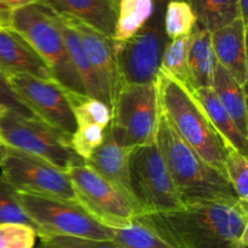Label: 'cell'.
<instances>
[{
    "label": "cell",
    "instance_id": "1",
    "mask_svg": "<svg viewBox=\"0 0 248 248\" xmlns=\"http://www.w3.org/2000/svg\"><path fill=\"white\" fill-rule=\"evenodd\" d=\"M173 248H247L248 207L239 199L191 201L142 215Z\"/></svg>",
    "mask_w": 248,
    "mask_h": 248
},
{
    "label": "cell",
    "instance_id": "2",
    "mask_svg": "<svg viewBox=\"0 0 248 248\" xmlns=\"http://www.w3.org/2000/svg\"><path fill=\"white\" fill-rule=\"evenodd\" d=\"M160 110L179 137L210 166L225 176L228 149L190 90L159 69Z\"/></svg>",
    "mask_w": 248,
    "mask_h": 248
},
{
    "label": "cell",
    "instance_id": "3",
    "mask_svg": "<svg viewBox=\"0 0 248 248\" xmlns=\"http://www.w3.org/2000/svg\"><path fill=\"white\" fill-rule=\"evenodd\" d=\"M156 143L183 203L237 199L227 177L203 161L179 137L162 113Z\"/></svg>",
    "mask_w": 248,
    "mask_h": 248
},
{
    "label": "cell",
    "instance_id": "4",
    "mask_svg": "<svg viewBox=\"0 0 248 248\" xmlns=\"http://www.w3.org/2000/svg\"><path fill=\"white\" fill-rule=\"evenodd\" d=\"M7 27L21 34L50 68L52 77L67 91L86 94L70 62L63 34L55 12L34 4L9 14Z\"/></svg>",
    "mask_w": 248,
    "mask_h": 248
},
{
    "label": "cell",
    "instance_id": "5",
    "mask_svg": "<svg viewBox=\"0 0 248 248\" xmlns=\"http://www.w3.org/2000/svg\"><path fill=\"white\" fill-rule=\"evenodd\" d=\"M160 102L156 81L121 84L110 107L109 131L123 147H144L156 143Z\"/></svg>",
    "mask_w": 248,
    "mask_h": 248
},
{
    "label": "cell",
    "instance_id": "6",
    "mask_svg": "<svg viewBox=\"0 0 248 248\" xmlns=\"http://www.w3.org/2000/svg\"><path fill=\"white\" fill-rule=\"evenodd\" d=\"M169 1L154 0V12L144 26L128 40L113 43L121 84H150L156 80L169 43L164 24Z\"/></svg>",
    "mask_w": 248,
    "mask_h": 248
},
{
    "label": "cell",
    "instance_id": "7",
    "mask_svg": "<svg viewBox=\"0 0 248 248\" xmlns=\"http://www.w3.org/2000/svg\"><path fill=\"white\" fill-rule=\"evenodd\" d=\"M0 140L15 150L39 157L67 171L85 164L70 147V137L38 118L6 110L0 118Z\"/></svg>",
    "mask_w": 248,
    "mask_h": 248
},
{
    "label": "cell",
    "instance_id": "8",
    "mask_svg": "<svg viewBox=\"0 0 248 248\" xmlns=\"http://www.w3.org/2000/svg\"><path fill=\"white\" fill-rule=\"evenodd\" d=\"M130 176L142 215L169 212L183 205L157 143L133 149Z\"/></svg>",
    "mask_w": 248,
    "mask_h": 248
},
{
    "label": "cell",
    "instance_id": "9",
    "mask_svg": "<svg viewBox=\"0 0 248 248\" xmlns=\"http://www.w3.org/2000/svg\"><path fill=\"white\" fill-rule=\"evenodd\" d=\"M77 202L96 222L109 229L126 228L140 216L135 206L113 184L81 164L67 170Z\"/></svg>",
    "mask_w": 248,
    "mask_h": 248
},
{
    "label": "cell",
    "instance_id": "10",
    "mask_svg": "<svg viewBox=\"0 0 248 248\" xmlns=\"http://www.w3.org/2000/svg\"><path fill=\"white\" fill-rule=\"evenodd\" d=\"M19 203L44 235L111 241L113 232L85 212L78 202L18 193Z\"/></svg>",
    "mask_w": 248,
    "mask_h": 248
},
{
    "label": "cell",
    "instance_id": "11",
    "mask_svg": "<svg viewBox=\"0 0 248 248\" xmlns=\"http://www.w3.org/2000/svg\"><path fill=\"white\" fill-rule=\"evenodd\" d=\"M0 169L1 176L18 193L77 202L67 171L39 157L9 148Z\"/></svg>",
    "mask_w": 248,
    "mask_h": 248
},
{
    "label": "cell",
    "instance_id": "12",
    "mask_svg": "<svg viewBox=\"0 0 248 248\" xmlns=\"http://www.w3.org/2000/svg\"><path fill=\"white\" fill-rule=\"evenodd\" d=\"M6 79L22 103L36 118L72 137L75 131V119L64 87L56 80L29 75H10Z\"/></svg>",
    "mask_w": 248,
    "mask_h": 248
},
{
    "label": "cell",
    "instance_id": "13",
    "mask_svg": "<svg viewBox=\"0 0 248 248\" xmlns=\"http://www.w3.org/2000/svg\"><path fill=\"white\" fill-rule=\"evenodd\" d=\"M68 99L75 119V131L70 137L73 152L86 161L103 143L110 124V108L86 94L68 91Z\"/></svg>",
    "mask_w": 248,
    "mask_h": 248
},
{
    "label": "cell",
    "instance_id": "14",
    "mask_svg": "<svg viewBox=\"0 0 248 248\" xmlns=\"http://www.w3.org/2000/svg\"><path fill=\"white\" fill-rule=\"evenodd\" d=\"M57 16L69 24L79 35L85 53L93 69L96 70L111 107L114 96L121 85L113 40L110 36L104 35L101 31L91 28L79 19L63 15Z\"/></svg>",
    "mask_w": 248,
    "mask_h": 248
},
{
    "label": "cell",
    "instance_id": "15",
    "mask_svg": "<svg viewBox=\"0 0 248 248\" xmlns=\"http://www.w3.org/2000/svg\"><path fill=\"white\" fill-rule=\"evenodd\" d=\"M133 149L135 148L118 144L108 127L103 143L92 153L85 164L124 194L140 216L142 213L133 193L130 176V159Z\"/></svg>",
    "mask_w": 248,
    "mask_h": 248
},
{
    "label": "cell",
    "instance_id": "16",
    "mask_svg": "<svg viewBox=\"0 0 248 248\" xmlns=\"http://www.w3.org/2000/svg\"><path fill=\"white\" fill-rule=\"evenodd\" d=\"M0 72L6 78L29 75L44 80H55L50 68L28 41L7 26L0 28Z\"/></svg>",
    "mask_w": 248,
    "mask_h": 248
},
{
    "label": "cell",
    "instance_id": "17",
    "mask_svg": "<svg viewBox=\"0 0 248 248\" xmlns=\"http://www.w3.org/2000/svg\"><path fill=\"white\" fill-rule=\"evenodd\" d=\"M246 35L247 26L241 18L211 33L217 62L245 89L248 79Z\"/></svg>",
    "mask_w": 248,
    "mask_h": 248
},
{
    "label": "cell",
    "instance_id": "18",
    "mask_svg": "<svg viewBox=\"0 0 248 248\" xmlns=\"http://www.w3.org/2000/svg\"><path fill=\"white\" fill-rule=\"evenodd\" d=\"M52 12L73 17L107 36H113L118 10L109 0H43Z\"/></svg>",
    "mask_w": 248,
    "mask_h": 248
},
{
    "label": "cell",
    "instance_id": "19",
    "mask_svg": "<svg viewBox=\"0 0 248 248\" xmlns=\"http://www.w3.org/2000/svg\"><path fill=\"white\" fill-rule=\"evenodd\" d=\"M190 91L201 108L203 109L219 137L222 138L227 149H235L247 154L248 140L237 130L236 125L230 118L228 111L225 110L223 104L220 103L212 87H202V89H195Z\"/></svg>",
    "mask_w": 248,
    "mask_h": 248
},
{
    "label": "cell",
    "instance_id": "20",
    "mask_svg": "<svg viewBox=\"0 0 248 248\" xmlns=\"http://www.w3.org/2000/svg\"><path fill=\"white\" fill-rule=\"evenodd\" d=\"M188 61L190 72L189 90L212 87L217 60L213 52L211 31L196 24L190 33Z\"/></svg>",
    "mask_w": 248,
    "mask_h": 248
},
{
    "label": "cell",
    "instance_id": "21",
    "mask_svg": "<svg viewBox=\"0 0 248 248\" xmlns=\"http://www.w3.org/2000/svg\"><path fill=\"white\" fill-rule=\"evenodd\" d=\"M57 19L61 27V31L63 34L65 46H67L68 53H69L70 62H72L73 67H74L75 72H77L78 77H79L80 82H81L82 87H84L86 96L98 99V101L103 102L104 104H107L110 108V102H109L108 97H107L103 85H102L96 70L93 69L91 62H90L86 53H85L79 35L60 16H57Z\"/></svg>",
    "mask_w": 248,
    "mask_h": 248
},
{
    "label": "cell",
    "instance_id": "22",
    "mask_svg": "<svg viewBox=\"0 0 248 248\" xmlns=\"http://www.w3.org/2000/svg\"><path fill=\"white\" fill-rule=\"evenodd\" d=\"M212 89L235 123L237 130L248 140L246 89L242 87L218 62L215 68Z\"/></svg>",
    "mask_w": 248,
    "mask_h": 248
},
{
    "label": "cell",
    "instance_id": "23",
    "mask_svg": "<svg viewBox=\"0 0 248 248\" xmlns=\"http://www.w3.org/2000/svg\"><path fill=\"white\" fill-rule=\"evenodd\" d=\"M196 26L208 31L223 28L240 17L239 0H189Z\"/></svg>",
    "mask_w": 248,
    "mask_h": 248
},
{
    "label": "cell",
    "instance_id": "24",
    "mask_svg": "<svg viewBox=\"0 0 248 248\" xmlns=\"http://www.w3.org/2000/svg\"><path fill=\"white\" fill-rule=\"evenodd\" d=\"M154 12V0H120L111 40L123 43L135 35Z\"/></svg>",
    "mask_w": 248,
    "mask_h": 248
},
{
    "label": "cell",
    "instance_id": "25",
    "mask_svg": "<svg viewBox=\"0 0 248 248\" xmlns=\"http://www.w3.org/2000/svg\"><path fill=\"white\" fill-rule=\"evenodd\" d=\"M111 232V241L120 248H173L143 216L136 217L128 227Z\"/></svg>",
    "mask_w": 248,
    "mask_h": 248
},
{
    "label": "cell",
    "instance_id": "26",
    "mask_svg": "<svg viewBox=\"0 0 248 248\" xmlns=\"http://www.w3.org/2000/svg\"><path fill=\"white\" fill-rule=\"evenodd\" d=\"M189 35L169 40L161 58L160 70L190 87V72H189Z\"/></svg>",
    "mask_w": 248,
    "mask_h": 248
},
{
    "label": "cell",
    "instance_id": "27",
    "mask_svg": "<svg viewBox=\"0 0 248 248\" xmlns=\"http://www.w3.org/2000/svg\"><path fill=\"white\" fill-rule=\"evenodd\" d=\"M0 224H21L27 225L38 232V227L29 218L26 211L19 203L18 191L0 174Z\"/></svg>",
    "mask_w": 248,
    "mask_h": 248
},
{
    "label": "cell",
    "instance_id": "28",
    "mask_svg": "<svg viewBox=\"0 0 248 248\" xmlns=\"http://www.w3.org/2000/svg\"><path fill=\"white\" fill-rule=\"evenodd\" d=\"M164 24L169 40L189 35L196 24L190 4L184 0H170L165 9Z\"/></svg>",
    "mask_w": 248,
    "mask_h": 248
},
{
    "label": "cell",
    "instance_id": "29",
    "mask_svg": "<svg viewBox=\"0 0 248 248\" xmlns=\"http://www.w3.org/2000/svg\"><path fill=\"white\" fill-rule=\"evenodd\" d=\"M225 177L241 202L248 203V160L247 154L229 149L225 157Z\"/></svg>",
    "mask_w": 248,
    "mask_h": 248
},
{
    "label": "cell",
    "instance_id": "30",
    "mask_svg": "<svg viewBox=\"0 0 248 248\" xmlns=\"http://www.w3.org/2000/svg\"><path fill=\"white\" fill-rule=\"evenodd\" d=\"M38 232L27 225L0 224V248H34Z\"/></svg>",
    "mask_w": 248,
    "mask_h": 248
},
{
    "label": "cell",
    "instance_id": "31",
    "mask_svg": "<svg viewBox=\"0 0 248 248\" xmlns=\"http://www.w3.org/2000/svg\"><path fill=\"white\" fill-rule=\"evenodd\" d=\"M38 248H120L113 241L107 240L81 239L73 236L44 235L40 237Z\"/></svg>",
    "mask_w": 248,
    "mask_h": 248
},
{
    "label": "cell",
    "instance_id": "32",
    "mask_svg": "<svg viewBox=\"0 0 248 248\" xmlns=\"http://www.w3.org/2000/svg\"><path fill=\"white\" fill-rule=\"evenodd\" d=\"M0 106L6 108L7 110H11L14 113L21 114L28 118H36L26 106L21 102V99L17 97L12 87L10 86L6 77L0 72Z\"/></svg>",
    "mask_w": 248,
    "mask_h": 248
},
{
    "label": "cell",
    "instance_id": "33",
    "mask_svg": "<svg viewBox=\"0 0 248 248\" xmlns=\"http://www.w3.org/2000/svg\"><path fill=\"white\" fill-rule=\"evenodd\" d=\"M43 0H0V11L11 12L34 4H41Z\"/></svg>",
    "mask_w": 248,
    "mask_h": 248
},
{
    "label": "cell",
    "instance_id": "34",
    "mask_svg": "<svg viewBox=\"0 0 248 248\" xmlns=\"http://www.w3.org/2000/svg\"><path fill=\"white\" fill-rule=\"evenodd\" d=\"M240 4V17L247 26L248 21V0H239Z\"/></svg>",
    "mask_w": 248,
    "mask_h": 248
},
{
    "label": "cell",
    "instance_id": "35",
    "mask_svg": "<svg viewBox=\"0 0 248 248\" xmlns=\"http://www.w3.org/2000/svg\"><path fill=\"white\" fill-rule=\"evenodd\" d=\"M7 152H9V147L0 140V162L2 161V159H4L5 155L7 154Z\"/></svg>",
    "mask_w": 248,
    "mask_h": 248
},
{
    "label": "cell",
    "instance_id": "36",
    "mask_svg": "<svg viewBox=\"0 0 248 248\" xmlns=\"http://www.w3.org/2000/svg\"><path fill=\"white\" fill-rule=\"evenodd\" d=\"M10 12L0 11V28L4 26H7V18H9Z\"/></svg>",
    "mask_w": 248,
    "mask_h": 248
},
{
    "label": "cell",
    "instance_id": "37",
    "mask_svg": "<svg viewBox=\"0 0 248 248\" xmlns=\"http://www.w3.org/2000/svg\"><path fill=\"white\" fill-rule=\"evenodd\" d=\"M6 110H7L6 108H4V107H1V106H0V118H1V116L4 115L5 113H6Z\"/></svg>",
    "mask_w": 248,
    "mask_h": 248
},
{
    "label": "cell",
    "instance_id": "38",
    "mask_svg": "<svg viewBox=\"0 0 248 248\" xmlns=\"http://www.w3.org/2000/svg\"><path fill=\"white\" fill-rule=\"evenodd\" d=\"M109 1H110L111 4L116 7V10H118V5H119V1H120V0H109Z\"/></svg>",
    "mask_w": 248,
    "mask_h": 248
},
{
    "label": "cell",
    "instance_id": "39",
    "mask_svg": "<svg viewBox=\"0 0 248 248\" xmlns=\"http://www.w3.org/2000/svg\"><path fill=\"white\" fill-rule=\"evenodd\" d=\"M184 1H189V0H184Z\"/></svg>",
    "mask_w": 248,
    "mask_h": 248
}]
</instances>
